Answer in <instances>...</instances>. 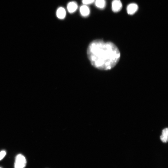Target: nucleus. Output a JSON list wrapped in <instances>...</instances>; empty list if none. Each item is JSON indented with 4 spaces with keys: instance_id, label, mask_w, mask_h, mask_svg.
I'll use <instances>...</instances> for the list:
<instances>
[{
    "instance_id": "6",
    "label": "nucleus",
    "mask_w": 168,
    "mask_h": 168,
    "mask_svg": "<svg viewBox=\"0 0 168 168\" xmlns=\"http://www.w3.org/2000/svg\"><path fill=\"white\" fill-rule=\"evenodd\" d=\"M80 11L81 15L84 17H87L90 15V9L88 5H83L80 8Z\"/></svg>"
},
{
    "instance_id": "10",
    "label": "nucleus",
    "mask_w": 168,
    "mask_h": 168,
    "mask_svg": "<svg viewBox=\"0 0 168 168\" xmlns=\"http://www.w3.org/2000/svg\"><path fill=\"white\" fill-rule=\"evenodd\" d=\"M95 0H82V2L84 5H88L94 2Z\"/></svg>"
},
{
    "instance_id": "7",
    "label": "nucleus",
    "mask_w": 168,
    "mask_h": 168,
    "mask_svg": "<svg viewBox=\"0 0 168 168\" xmlns=\"http://www.w3.org/2000/svg\"><path fill=\"white\" fill-rule=\"evenodd\" d=\"M66 9L62 7H60L57 10L56 15L57 18L60 19H63L66 16Z\"/></svg>"
},
{
    "instance_id": "9",
    "label": "nucleus",
    "mask_w": 168,
    "mask_h": 168,
    "mask_svg": "<svg viewBox=\"0 0 168 168\" xmlns=\"http://www.w3.org/2000/svg\"><path fill=\"white\" fill-rule=\"evenodd\" d=\"M168 129L167 128L163 130L162 135L160 136L161 140L163 143H166L168 141Z\"/></svg>"
},
{
    "instance_id": "11",
    "label": "nucleus",
    "mask_w": 168,
    "mask_h": 168,
    "mask_svg": "<svg viewBox=\"0 0 168 168\" xmlns=\"http://www.w3.org/2000/svg\"><path fill=\"white\" fill-rule=\"evenodd\" d=\"M6 155V152L5 151H2L0 152V160H2Z\"/></svg>"
},
{
    "instance_id": "5",
    "label": "nucleus",
    "mask_w": 168,
    "mask_h": 168,
    "mask_svg": "<svg viewBox=\"0 0 168 168\" xmlns=\"http://www.w3.org/2000/svg\"><path fill=\"white\" fill-rule=\"evenodd\" d=\"M77 3L75 1H71L68 3L67 9L68 12L73 13L76 12L78 9Z\"/></svg>"
},
{
    "instance_id": "12",
    "label": "nucleus",
    "mask_w": 168,
    "mask_h": 168,
    "mask_svg": "<svg viewBox=\"0 0 168 168\" xmlns=\"http://www.w3.org/2000/svg\"><path fill=\"white\" fill-rule=\"evenodd\" d=\"M0 168H1V167H0Z\"/></svg>"
},
{
    "instance_id": "3",
    "label": "nucleus",
    "mask_w": 168,
    "mask_h": 168,
    "mask_svg": "<svg viewBox=\"0 0 168 168\" xmlns=\"http://www.w3.org/2000/svg\"><path fill=\"white\" fill-rule=\"evenodd\" d=\"M122 8V4L120 0H113L112 4V11L114 13L120 11Z\"/></svg>"
},
{
    "instance_id": "2",
    "label": "nucleus",
    "mask_w": 168,
    "mask_h": 168,
    "mask_svg": "<svg viewBox=\"0 0 168 168\" xmlns=\"http://www.w3.org/2000/svg\"><path fill=\"white\" fill-rule=\"evenodd\" d=\"M26 164L27 161L25 156L21 154H19L16 156L15 168H25Z\"/></svg>"
},
{
    "instance_id": "8",
    "label": "nucleus",
    "mask_w": 168,
    "mask_h": 168,
    "mask_svg": "<svg viewBox=\"0 0 168 168\" xmlns=\"http://www.w3.org/2000/svg\"><path fill=\"white\" fill-rule=\"evenodd\" d=\"M95 5L99 9H102L105 8L106 3L105 0H95Z\"/></svg>"
},
{
    "instance_id": "1",
    "label": "nucleus",
    "mask_w": 168,
    "mask_h": 168,
    "mask_svg": "<svg viewBox=\"0 0 168 168\" xmlns=\"http://www.w3.org/2000/svg\"><path fill=\"white\" fill-rule=\"evenodd\" d=\"M87 54L92 66L102 70H108L114 68L118 62L121 55L115 44L101 40H95L91 42Z\"/></svg>"
},
{
    "instance_id": "4",
    "label": "nucleus",
    "mask_w": 168,
    "mask_h": 168,
    "mask_svg": "<svg viewBox=\"0 0 168 168\" xmlns=\"http://www.w3.org/2000/svg\"><path fill=\"white\" fill-rule=\"evenodd\" d=\"M138 9L139 7L136 3H130L127 7V12L128 15H134L138 11Z\"/></svg>"
}]
</instances>
